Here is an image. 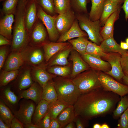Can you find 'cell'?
Masks as SVG:
<instances>
[{"mask_svg": "<svg viewBox=\"0 0 128 128\" xmlns=\"http://www.w3.org/2000/svg\"><path fill=\"white\" fill-rule=\"evenodd\" d=\"M119 96L102 87L81 94L73 105L75 116L79 115L89 120L106 115L115 110Z\"/></svg>", "mask_w": 128, "mask_h": 128, "instance_id": "1", "label": "cell"}, {"mask_svg": "<svg viewBox=\"0 0 128 128\" xmlns=\"http://www.w3.org/2000/svg\"><path fill=\"white\" fill-rule=\"evenodd\" d=\"M27 0H19L14 14L12 51L20 52L29 45V34L26 29L25 19V8Z\"/></svg>", "mask_w": 128, "mask_h": 128, "instance_id": "2", "label": "cell"}, {"mask_svg": "<svg viewBox=\"0 0 128 128\" xmlns=\"http://www.w3.org/2000/svg\"><path fill=\"white\" fill-rule=\"evenodd\" d=\"M58 99L73 105L81 94L73 81L69 77H57L53 79Z\"/></svg>", "mask_w": 128, "mask_h": 128, "instance_id": "3", "label": "cell"}, {"mask_svg": "<svg viewBox=\"0 0 128 128\" xmlns=\"http://www.w3.org/2000/svg\"><path fill=\"white\" fill-rule=\"evenodd\" d=\"M72 80L81 94L102 87L97 72L91 69L81 73Z\"/></svg>", "mask_w": 128, "mask_h": 128, "instance_id": "4", "label": "cell"}, {"mask_svg": "<svg viewBox=\"0 0 128 128\" xmlns=\"http://www.w3.org/2000/svg\"><path fill=\"white\" fill-rule=\"evenodd\" d=\"M75 15L80 28L87 33L89 39L100 46L103 39L100 34L102 27L99 20H91L88 13Z\"/></svg>", "mask_w": 128, "mask_h": 128, "instance_id": "5", "label": "cell"}, {"mask_svg": "<svg viewBox=\"0 0 128 128\" xmlns=\"http://www.w3.org/2000/svg\"><path fill=\"white\" fill-rule=\"evenodd\" d=\"M97 73L101 87L104 90L113 92L121 97L128 94V86L119 82L102 71Z\"/></svg>", "mask_w": 128, "mask_h": 128, "instance_id": "6", "label": "cell"}, {"mask_svg": "<svg viewBox=\"0 0 128 128\" xmlns=\"http://www.w3.org/2000/svg\"><path fill=\"white\" fill-rule=\"evenodd\" d=\"M58 14L52 16L48 14L37 4L38 17L45 26L48 33L49 39L52 42H56L60 36L55 24V20Z\"/></svg>", "mask_w": 128, "mask_h": 128, "instance_id": "7", "label": "cell"}, {"mask_svg": "<svg viewBox=\"0 0 128 128\" xmlns=\"http://www.w3.org/2000/svg\"><path fill=\"white\" fill-rule=\"evenodd\" d=\"M48 36L45 26L38 18L29 34V45L34 47H42V44L48 41Z\"/></svg>", "mask_w": 128, "mask_h": 128, "instance_id": "8", "label": "cell"}, {"mask_svg": "<svg viewBox=\"0 0 128 128\" xmlns=\"http://www.w3.org/2000/svg\"><path fill=\"white\" fill-rule=\"evenodd\" d=\"M41 47L28 45L20 51L24 63L32 67L43 63L45 57L41 48Z\"/></svg>", "mask_w": 128, "mask_h": 128, "instance_id": "9", "label": "cell"}, {"mask_svg": "<svg viewBox=\"0 0 128 128\" xmlns=\"http://www.w3.org/2000/svg\"><path fill=\"white\" fill-rule=\"evenodd\" d=\"M34 103L30 100L23 101L20 104L18 110L13 111L14 116L23 124L32 122L36 107Z\"/></svg>", "mask_w": 128, "mask_h": 128, "instance_id": "10", "label": "cell"}, {"mask_svg": "<svg viewBox=\"0 0 128 128\" xmlns=\"http://www.w3.org/2000/svg\"><path fill=\"white\" fill-rule=\"evenodd\" d=\"M121 56L119 53L111 52L107 53L103 58L108 62L111 67V70L105 73L119 80L122 79L124 76L121 63Z\"/></svg>", "mask_w": 128, "mask_h": 128, "instance_id": "11", "label": "cell"}, {"mask_svg": "<svg viewBox=\"0 0 128 128\" xmlns=\"http://www.w3.org/2000/svg\"><path fill=\"white\" fill-rule=\"evenodd\" d=\"M76 18L75 14L71 9L62 14H58L55 20V24L60 35L70 29Z\"/></svg>", "mask_w": 128, "mask_h": 128, "instance_id": "12", "label": "cell"}, {"mask_svg": "<svg viewBox=\"0 0 128 128\" xmlns=\"http://www.w3.org/2000/svg\"><path fill=\"white\" fill-rule=\"evenodd\" d=\"M31 73L33 82L38 83L42 88L49 81L57 77L48 72L46 69V64L43 63L37 66L33 67Z\"/></svg>", "mask_w": 128, "mask_h": 128, "instance_id": "13", "label": "cell"}, {"mask_svg": "<svg viewBox=\"0 0 128 128\" xmlns=\"http://www.w3.org/2000/svg\"><path fill=\"white\" fill-rule=\"evenodd\" d=\"M38 18L36 0H27L25 8V19L26 29L29 34Z\"/></svg>", "mask_w": 128, "mask_h": 128, "instance_id": "14", "label": "cell"}, {"mask_svg": "<svg viewBox=\"0 0 128 128\" xmlns=\"http://www.w3.org/2000/svg\"><path fill=\"white\" fill-rule=\"evenodd\" d=\"M70 55V59L73 63L70 76L73 79L81 73L89 69L90 67L76 51L73 49Z\"/></svg>", "mask_w": 128, "mask_h": 128, "instance_id": "15", "label": "cell"}, {"mask_svg": "<svg viewBox=\"0 0 128 128\" xmlns=\"http://www.w3.org/2000/svg\"><path fill=\"white\" fill-rule=\"evenodd\" d=\"M81 56L90 67L95 70L105 73L111 69L110 64L107 61L103 60L101 58L88 54H85Z\"/></svg>", "mask_w": 128, "mask_h": 128, "instance_id": "16", "label": "cell"}, {"mask_svg": "<svg viewBox=\"0 0 128 128\" xmlns=\"http://www.w3.org/2000/svg\"><path fill=\"white\" fill-rule=\"evenodd\" d=\"M42 88L37 82H34L29 88L20 93L19 97L33 101L37 105L42 100Z\"/></svg>", "mask_w": 128, "mask_h": 128, "instance_id": "17", "label": "cell"}, {"mask_svg": "<svg viewBox=\"0 0 128 128\" xmlns=\"http://www.w3.org/2000/svg\"><path fill=\"white\" fill-rule=\"evenodd\" d=\"M70 44L68 42H57L47 41L44 43L41 46L44 51L46 61L48 62L55 54Z\"/></svg>", "mask_w": 128, "mask_h": 128, "instance_id": "18", "label": "cell"}, {"mask_svg": "<svg viewBox=\"0 0 128 128\" xmlns=\"http://www.w3.org/2000/svg\"><path fill=\"white\" fill-rule=\"evenodd\" d=\"M31 69L26 68L19 74L16 82L15 87L18 91L21 92L30 87L33 84L31 75Z\"/></svg>", "mask_w": 128, "mask_h": 128, "instance_id": "19", "label": "cell"}, {"mask_svg": "<svg viewBox=\"0 0 128 128\" xmlns=\"http://www.w3.org/2000/svg\"><path fill=\"white\" fill-rule=\"evenodd\" d=\"M70 44L60 50L50 59L46 64V67L55 65L64 66L69 64L68 58L73 49Z\"/></svg>", "mask_w": 128, "mask_h": 128, "instance_id": "20", "label": "cell"}, {"mask_svg": "<svg viewBox=\"0 0 128 128\" xmlns=\"http://www.w3.org/2000/svg\"><path fill=\"white\" fill-rule=\"evenodd\" d=\"M87 36V33L80 28L78 21L76 18L71 27L66 32L59 36L56 42H65L75 38Z\"/></svg>", "mask_w": 128, "mask_h": 128, "instance_id": "21", "label": "cell"}, {"mask_svg": "<svg viewBox=\"0 0 128 128\" xmlns=\"http://www.w3.org/2000/svg\"><path fill=\"white\" fill-rule=\"evenodd\" d=\"M14 21V15L11 14L4 15L0 20V35L12 41V24Z\"/></svg>", "mask_w": 128, "mask_h": 128, "instance_id": "22", "label": "cell"}, {"mask_svg": "<svg viewBox=\"0 0 128 128\" xmlns=\"http://www.w3.org/2000/svg\"><path fill=\"white\" fill-rule=\"evenodd\" d=\"M121 10H119L112 14L101 27L100 34L103 40L113 37L114 23L119 18Z\"/></svg>", "mask_w": 128, "mask_h": 128, "instance_id": "23", "label": "cell"}, {"mask_svg": "<svg viewBox=\"0 0 128 128\" xmlns=\"http://www.w3.org/2000/svg\"><path fill=\"white\" fill-rule=\"evenodd\" d=\"M24 63L20 52L12 51L6 61L4 70L10 71L18 70Z\"/></svg>", "mask_w": 128, "mask_h": 128, "instance_id": "24", "label": "cell"}, {"mask_svg": "<svg viewBox=\"0 0 128 128\" xmlns=\"http://www.w3.org/2000/svg\"><path fill=\"white\" fill-rule=\"evenodd\" d=\"M0 98L3 102L11 109L13 112L18 103L19 98L11 90L9 87L1 89Z\"/></svg>", "mask_w": 128, "mask_h": 128, "instance_id": "25", "label": "cell"}, {"mask_svg": "<svg viewBox=\"0 0 128 128\" xmlns=\"http://www.w3.org/2000/svg\"><path fill=\"white\" fill-rule=\"evenodd\" d=\"M100 46L103 51L105 53H117L122 55L125 54L128 51L122 49L113 37L104 39Z\"/></svg>", "mask_w": 128, "mask_h": 128, "instance_id": "26", "label": "cell"}, {"mask_svg": "<svg viewBox=\"0 0 128 128\" xmlns=\"http://www.w3.org/2000/svg\"><path fill=\"white\" fill-rule=\"evenodd\" d=\"M121 5L113 3L108 0L104 2L102 12L99 19L101 26H103L105 22L114 13L122 8Z\"/></svg>", "mask_w": 128, "mask_h": 128, "instance_id": "27", "label": "cell"}, {"mask_svg": "<svg viewBox=\"0 0 128 128\" xmlns=\"http://www.w3.org/2000/svg\"><path fill=\"white\" fill-rule=\"evenodd\" d=\"M75 117L73 105H70L60 113L56 119L63 128L69 123L73 121Z\"/></svg>", "mask_w": 128, "mask_h": 128, "instance_id": "28", "label": "cell"}, {"mask_svg": "<svg viewBox=\"0 0 128 128\" xmlns=\"http://www.w3.org/2000/svg\"><path fill=\"white\" fill-rule=\"evenodd\" d=\"M49 103L42 99L36 107L32 119V122L37 124L48 112Z\"/></svg>", "mask_w": 128, "mask_h": 128, "instance_id": "29", "label": "cell"}, {"mask_svg": "<svg viewBox=\"0 0 128 128\" xmlns=\"http://www.w3.org/2000/svg\"><path fill=\"white\" fill-rule=\"evenodd\" d=\"M58 99L57 93L52 79L42 88V99L50 103L55 102Z\"/></svg>", "mask_w": 128, "mask_h": 128, "instance_id": "30", "label": "cell"}, {"mask_svg": "<svg viewBox=\"0 0 128 128\" xmlns=\"http://www.w3.org/2000/svg\"><path fill=\"white\" fill-rule=\"evenodd\" d=\"M105 0H90L91 3V10L89 14V17L92 21L99 20Z\"/></svg>", "mask_w": 128, "mask_h": 128, "instance_id": "31", "label": "cell"}, {"mask_svg": "<svg viewBox=\"0 0 128 128\" xmlns=\"http://www.w3.org/2000/svg\"><path fill=\"white\" fill-rule=\"evenodd\" d=\"M70 105L59 99L55 102L50 103L48 112L50 118L56 119L60 113Z\"/></svg>", "mask_w": 128, "mask_h": 128, "instance_id": "32", "label": "cell"}, {"mask_svg": "<svg viewBox=\"0 0 128 128\" xmlns=\"http://www.w3.org/2000/svg\"><path fill=\"white\" fill-rule=\"evenodd\" d=\"M46 69L50 73L62 77H68L71 73L70 64L64 66L55 65L47 66Z\"/></svg>", "mask_w": 128, "mask_h": 128, "instance_id": "33", "label": "cell"}, {"mask_svg": "<svg viewBox=\"0 0 128 128\" xmlns=\"http://www.w3.org/2000/svg\"><path fill=\"white\" fill-rule=\"evenodd\" d=\"M88 41L87 37H81L68 41L72 45L73 49L77 51L81 55L85 54Z\"/></svg>", "mask_w": 128, "mask_h": 128, "instance_id": "34", "label": "cell"}, {"mask_svg": "<svg viewBox=\"0 0 128 128\" xmlns=\"http://www.w3.org/2000/svg\"><path fill=\"white\" fill-rule=\"evenodd\" d=\"M19 71L18 70L7 71L3 70L0 74V86H6L11 81L15 79L18 76Z\"/></svg>", "mask_w": 128, "mask_h": 128, "instance_id": "35", "label": "cell"}, {"mask_svg": "<svg viewBox=\"0 0 128 128\" xmlns=\"http://www.w3.org/2000/svg\"><path fill=\"white\" fill-rule=\"evenodd\" d=\"M90 0H70L71 9L75 14H87V4Z\"/></svg>", "mask_w": 128, "mask_h": 128, "instance_id": "36", "label": "cell"}, {"mask_svg": "<svg viewBox=\"0 0 128 128\" xmlns=\"http://www.w3.org/2000/svg\"><path fill=\"white\" fill-rule=\"evenodd\" d=\"M85 54H89L99 58H103L106 56L107 53L103 51L100 46L89 41Z\"/></svg>", "mask_w": 128, "mask_h": 128, "instance_id": "37", "label": "cell"}, {"mask_svg": "<svg viewBox=\"0 0 128 128\" xmlns=\"http://www.w3.org/2000/svg\"><path fill=\"white\" fill-rule=\"evenodd\" d=\"M8 107L0 99V118L10 127L11 120L15 116Z\"/></svg>", "mask_w": 128, "mask_h": 128, "instance_id": "38", "label": "cell"}, {"mask_svg": "<svg viewBox=\"0 0 128 128\" xmlns=\"http://www.w3.org/2000/svg\"><path fill=\"white\" fill-rule=\"evenodd\" d=\"M19 0H5L2 4L0 10L1 13L3 15L6 14L14 15L17 9Z\"/></svg>", "mask_w": 128, "mask_h": 128, "instance_id": "39", "label": "cell"}, {"mask_svg": "<svg viewBox=\"0 0 128 128\" xmlns=\"http://www.w3.org/2000/svg\"><path fill=\"white\" fill-rule=\"evenodd\" d=\"M37 4L46 13L52 16L58 14L55 10L53 0H36Z\"/></svg>", "mask_w": 128, "mask_h": 128, "instance_id": "40", "label": "cell"}, {"mask_svg": "<svg viewBox=\"0 0 128 128\" xmlns=\"http://www.w3.org/2000/svg\"><path fill=\"white\" fill-rule=\"evenodd\" d=\"M128 108V96L125 95L121 97L117 107L113 111V118L115 119L118 118Z\"/></svg>", "mask_w": 128, "mask_h": 128, "instance_id": "41", "label": "cell"}, {"mask_svg": "<svg viewBox=\"0 0 128 128\" xmlns=\"http://www.w3.org/2000/svg\"><path fill=\"white\" fill-rule=\"evenodd\" d=\"M55 9L58 14H62L71 9L70 0H53Z\"/></svg>", "mask_w": 128, "mask_h": 128, "instance_id": "42", "label": "cell"}, {"mask_svg": "<svg viewBox=\"0 0 128 128\" xmlns=\"http://www.w3.org/2000/svg\"><path fill=\"white\" fill-rule=\"evenodd\" d=\"M118 126L119 128H128V108L120 116Z\"/></svg>", "mask_w": 128, "mask_h": 128, "instance_id": "43", "label": "cell"}, {"mask_svg": "<svg viewBox=\"0 0 128 128\" xmlns=\"http://www.w3.org/2000/svg\"><path fill=\"white\" fill-rule=\"evenodd\" d=\"M7 45L1 46L0 48V70L3 67L8 53Z\"/></svg>", "mask_w": 128, "mask_h": 128, "instance_id": "44", "label": "cell"}, {"mask_svg": "<svg viewBox=\"0 0 128 128\" xmlns=\"http://www.w3.org/2000/svg\"><path fill=\"white\" fill-rule=\"evenodd\" d=\"M121 63L124 75H128V50L125 54L121 55Z\"/></svg>", "mask_w": 128, "mask_h": 128, "instance_id": "45", "label": "cell"}, {"mask_svg": "<svg viewBox=\"0 0 128 128\" xmlns=\"http://www.w3.org/2000/svg\"><path fill=\"white\" fill-rule=\"evenodd\" d=\"M51 118L48 112L43 118L40 121L37 125L39 128H50Z\"/></svg>", "mask_w": 128, "mask_h": 128, "instance_id": "46", "label": "cell"}, {"mask_svg": "<svg viewBox=\"0 0 128 128\" xmlns=\"http://www.w3.org/2000/svg\"><path fill=\"white\" fill-rule=\"evenodd\" d=\"M87 120L78 115L75 116L73 121L76 123V128H84L87 126V124L85 123V122Z\"/></svg>", "mask_w": 128, "mask_h": 128, "instance_id": "47", "label": "cell"}, {"mask_svg": "<svg viewBox=\"0 0 128 128\" xmlns=\"http://www.w3.org/2000/svg\"><path fill=\"white\" fill-rule=\"evenodd\" d=\"M11 128H23V124L15 116L11 120Z\"/></svg>", "mask_w": 128, "mask_h": 128, "instance_id": "48", "label": "cell"}, {"mask_svg": "<svg viewBox=\"0 0 128 128\" xmlns=\"http://www.w3.org/2000/svg\"><path fill=\"white\" fill-rule=\"evenodd\" d=\"M12 41L9 40L4 36L0 35V46L11 45Z\"/></svg>", "mask_w": 128, "mask_h": 128, "instance_id": "49", "label": "cell"}, {"mask_svg": "<svg viewBox=\"0 0 128 128\" xmlns=\"http://www.w3.org/2000/svg\"><path fill=\"white\" fill-rule=\"evenodd\" d=\"M62 127L56 119H50V128H61Z\"/></svg>", "mask_w": 128, "mask_h": 128, "instance_id": "50", "label": "cell"}, {"mask_svg": "<svg viewBox=\"0 0 128 128\" xmlns=\"http://www.w3.org/2000/svg\"><path fill=\"white\" fill-rule=\"evenodd\" d=\"M125 14V19L127 21L128 19V0H124L123 4L122 6Z\"/></svg>", "mask_w": 128, "mask_h": 128, "instance_id": "51", "label": "cell"}, {"mask_svg": "<svg viewBox=\"0 0 128 128\" xmlns=\"http://www.w3.org/2000/svg\"><path fill=\"white\" fill-rule=\"evenodd\" d=\"M24 128H39L38 126L36 124L32 122L23 124Z\"/></svg>", "mask_w": 128, "mask_h": 128, "instance_id": "52", "label": "cell"}, {"mask_svg": "<svg viewBox=\"0 0 128 128\" xmlns=\"http://www.w3.org/2000/svg\"><path fill=\"white\" fill-rule=\"evenodd\" d=\"M10 127L5 123L0 118V128H10Z\"/></svg>", "mask_w": 128, "mask_h": 128, "instance_id": "53", "label": "cell"}, {"mask_svg": "<svg viewBox=\"0 0 128 128\" xmlns=\"http://www.w3.org/2000/svg\"><path fill=\"white\" fill-rule=\"evenodd\" d=\"M120 46L122 49L128 50V44L126 42L121 41L120 43Z\"/></svg>", "mask_w": 128, "mask_h": 128, "instance_id": "54", "label": "cell"}, {"mask_svg": "<svg viewBox=\"0 0 128 128\" xmlns=\"http://www.w3.org/2000/svg\"><path fill=\"white\" fill-rule=\"evenodd\" d=\"M116 4L121 5L123 3L124 0H108Z\"/></svg>", "mask_w": 128, "mask_h": 128, "instance_id": "55", "label": "cell"}, {"mask_svg": "<svg viewBox=\"0 0 128 128\" xmlns=\"http://www.w3.org/2000/svg\"><path fill=\"white\" fill-rule=\"evenodd\" d=\"M74 122L73 121L71 122L65 126L64 128H75V126L73 123Z\"/></svg>", "mask_w": 128, "mask_h": 128, "instance_id": "56", "label": "cell"}, {"mask_svg": "<svg viewBox=\"0 0 128 128\" xmlns=\"http://www.w3.org/2000/svg\"><path fill=\"white\" fill-rule=\"evenodd\" d=\"M122 79L123 82L128 86V75H124Z\"/></svg>", "mask_w": 128, "mask_h": 128, "instance_id": "57", "label": "cell"}, {"mask_svg": "<svg viewBox=\"0 0 128 128\" xmlns=\"http://www.w3.org/2000/svg\"><path fill=\"white\" fill-rule=\"evenodd\" d=\"M93 128H101V125L99 124H95L93 126Z\"/></svg>", "mask_w": 128, "mask_h": 128, "instance_id": "58", "label": "cell"}, {"mask_svg": "<svg viewBox=\"0 0 128 128\" xmlns=\"http://www.w3.org/2000/svg\"><path fill=\"white\" fill-rule=\"evenodd\" d=\"M110 127L106 123H104L101 125V128H109Z\"/></svg>", "mask_w": 128, "mask_h": 128, "instance_id": "59", "label": "cell"}, {"mask_svg": "<svg viewBox=\"0 0 128 128\" xmlns=\"http://www.w3.org/2000/svg\"><path fill=\"white\" fill-rule=\"evenodd\" d=\"M126 42L128 44V37L126 39Z\"/></svg>", "mask_w": 128, "mask_h": 128, "instance_id": "60", "label": "cell"}, {"mask_svg": "<svg viewBox=\"0 0 128 128\" xmlns=\"http://www.w3.org/2000/svg\"><path fill=\"white\" fill-rule=\"evenodd\" d=\"M5 0H0V2H1V1H5Z\"/></svg>", "mask_w": 128, "mask_h": 128, "instance_id": "61", "label": "cell"}]
</instances>
